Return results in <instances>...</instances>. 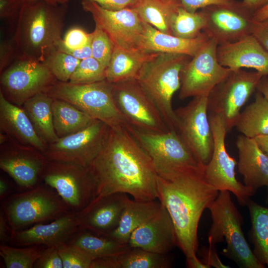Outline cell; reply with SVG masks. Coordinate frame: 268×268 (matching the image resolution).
I'll use <instances>...</instances> for the list:
<instances>
[{
	"label": "cell",
	"instance_id": "1",
	"mask_svg": "<svg viewBox=\"0 0 268 268\" xmlns=\"http://www.w3.org/2000/svg\"><path fill=\"white\" fill-rule=\"evenodd\" d=\"M89 168L96 197L124 193L137 201L158 199V175L151 160L125 127L111 129L106 146Z\"/></svg>",
	"mask_w": 268,
	"mask_h": 268
},
{
	"label": "cell",
	"instance_id": "2",
	"mask_svg": "<svg viewBox=\"0 0 268 268\" xmlns=\"http://www.w3.org/2000/svg\"><path fill=\"white\" fill-rule=\"evenodd\" d=\"M157 191L158 199L173 223L178 247L186 259L196 257L200 220L219 191L207 181L204 170L181 174L170 179L158 176Z\"/></svg>",
	"mask_w": 268,
	"mask_h": 268
},
{
	"label": "cell",
	"instance_id": "3",
	"mask_svg": "<svg viewBox=\"0 0 268 268\" xmlns=\"http://www.w3.org/2000/svg\"><path fill=\"white\" fill-rule=\"evenodd\" d=\"M67 7L66 3L24 1L12 36L18 57L43 63L57 50Z\"/></svg>",
	"mask_w": 268,
	"mask_h": 268
},
{
	"label": "cell",
	"instance_id": "4",
	"mask_svg": "<svg viewBox=\"0 0 268 268\" xmlns=\"http://www.w3.org/2000/svg\"><path fill=\"white\" fill-rule=\"evenodd\" d=\"M191 58L182 54L159 53L144 65L136 80L168 128L176 131L177 119L172 98L180 88L181 71Z\"/></svg>",
	"mask_w": 268,
	"mask_h": 268
},
{
	"label": "cell",
	"instance_id": "5",
	"mask_svg": "<svg viewBox=\"0 0 268 268\" xmlns=\"http://www.w3.org/2000/svg\"><path fill=\"white\" fill-rule=\"evenodd\" d=\"M212 224L208 233L209 244L225 242L222 254L242 268H264L248 245L242 229V216L232 201L230 192L219 191L209 206Z\"/></svg>",
	"mask_w": 268,
	"mask_h": 268
},
{
	"label": "cell",
	"instance_id": "6",
	"mask_svg": "<svg viewBox=\"0 0 268 268\" xmlns=\"http://www.w3.org/2000/svg\"><path fill=\"white\" fill-rule=\"evenodd\" d=\"M151 160L158 177L170 179L180 174L204 170L202 164L177 131L144 132L129 125L125 127Z\"/></svg>",
	"mask_w": 268,
	"mask_h": 268
},
{
	"label": "cell",
	"instance_id": "7",
	"mask_svg": "<svg viewBox=\"0 0 268 268\" xmlns=\"http://www.w3.org/2000/svg\"><path fill=\"white\" fill-rule=\"evenodd\" d=\"M44 92L54 99L69 102L111 128L127 125L115 103L112 84L106 80L88 84L56 81Z\"/></svg>",
	"mask_w": 268,
	"mask_h": 268
},
{
	"label": "cell",
	"instance_id": "8",
	"mask_svg": "<svg viewBox=\"0 0 268 268\" xmlns=\"http://www.w3.org/2000/svg\"><path fill=\"white\" fill-rule=\"evenodd\" d=\"M1 208L12 230L54 220L70 211L57 192L50 187L38 184L2 200Z\"/></svg>",
	"mask_w": 268,
	"mask_h": 268
},
{
	"label": "cell",
	"instance_id": "9",
	"mask_svg": "<svg viewBox=\"0 0 268 268\" xmlns=\"http://www.w3.org/2000/svg\"><path fill=\"white\" fill-rule=\"evenodd\" d=\"M41 180L57 192L72 212L84 209L97 196L96 181L89 167L47 159Z\"/></svg>",
	"mask_w": 268,
	"mask_h": 268
},
{
	"label": "cell",
	"instance_id": "10",
	"mask_svg": "<svg viewBox=\"0 0 268 268\" xmlns=\"http://www.w3.org/2000/svg\"><path fill=\"white\" fill-rule=\"evenodd\" d=\"M262 76L257 71L231 70L209 94L208 114L219 116L223 121L227 133L235 127L242 108L257 90Z\"/></svg>",
	"mask_w": 268,
	"mask_h": 268
},
{
	"label": "cell",
	"instance_id": "11",
	"mask_svg": "<svg viewBox=\"0 0 268 268\" xmlns=\"http://www.w3.org/2000/svg\"><path fill=\"white\" fill-rule=\"evenodd\" d=\"M213 139V149L209 162L205 165L207 181L218 191L233 194L241 205H247L255 191L239 182L236 177L237 163L228 153L225 146L227 131L222 120L218 116L208 115Z\"/></svg>",
	"mask_w": 268,
	"mask_h": 268
},
{
	"label": "cell",
	"instance_id": "12",
	"mask_svg": "<svg viewBox=\"0 0 268 268\" xmlns=\"http://www.w3.org/2000/svg\"><path fill=\"white\" fill-rule=\"evenodd\" d=\"M111 129L104 122L95 120L84 129L48 145L44 155L49 160L89 167L106 146Z\"/></svg>",
	"mask_w": 268,
	"mask_h": 268
},
{
	"label": "cell",
	"instance_id": "13",
	"mask_svg": "<svg viewBox=\"0 0 268 268\" xmlns=\"http://www.w3.org/2000/svg\"><path fill=\"white\" fill-rule=\"evenodd\" d=\"M0 73V91L19 106L57 81L43 63L23 58H17Z\"/></svg>",
	"mask_w": 268,
	"mask_h": 268
},
{
	"label": "cell",
	"instance_id": "14",
	"mask_svg": "<svg viewBox=\"0 0 268 268\" xmlns=\"http://www.w3.org/2000/svg\"><path fill=\"white\" fill-rule=\"evenodd\" d=\"M218 44L211 38L186 63L180 75L179 98L208 97L214 87L231 72L218 62L216 50Z\"/></svg>",
	"mask_w": 268,
	"mask_h": 268
},
{
	"label": "cell",
	"instance_id": "15",
	"mask_svg": "<svg viewBox=\"0 0 268 268\" xmlns=\"http://www.w3.org/2000/svg\"><path fill=\"white\" fill-rule=\"evenodd\" d=\"M174 111L177 119V132L198 160L205 165L213 149L207 97H193L187 105Z\"/></svg>",
	"mask_w": 268,
	"mask_h": 268
},
{
	"label": "cell",
	"instance_id": "16",
	"mask_svg": "<svg viewBox=\"0 0 268 268\" xmlns=\"http://www.w3.org/2000/svg\"><path fill=\"white\" fill-rule=\"evenodd\" d=\"M112 84L115 103L127 125L150 133L170 130L136 80Z\"/></svg>",
	"mask_w": 268,
	"mask_h": 268
},
{
	"label": "cell",
	"instance_id": "17",
	"mask_svg": "<svg viewBox=\"0 0 268 268\" xmlns=\"http://www.w3.org/2000/svg\"><path fill=\"white\" fill-rule=\"evenodd\" d=\"M81 4L83 10L91 14L95 25L108 35L114 46L139 48L144 22L134 7L109 10L86 0H82Z\"/></svg>",
	"mask_w": 268,
	"mask_h": 268
},
{
	"label": "cell",
	"instance_id": "18",
	"mask_svg": "<svg viewBox=\"0 0 268 268\" xmlns=\"http://www.w3.org/2000/svg\"><path fill=\"white\" fill-rule=\"evenodd\" d=\"M205 17L203 30L218 45L234 42L251 34L254 13L235 0L201 9Z\"/></svg>",
	"mask_w": 268,
	"mask_h": 268
},
{
	"label": "cell",
	"instance_id": "19",
	"mask_svg": "<svg viewBox=\"0 0 268 268\" xmlns=\"http://www.w3.org/2000/svg\"><path fill=\"white\" fill-rule=\"evenodd\" d=\"M47 160L36 148L10 140L0 146V169L25 190L39 184Z\"/></svg>",
	"mask_w": 268,
	"mask_h": 268
},
{
	"label": "cell",
	"instance_id": "20",
	"mask_svg": "<svg viewBox=\"0 0 268 268\" xmlns=\"http://www.w3.org/2000/svg\"><path fill=\"white\" fill-rule=\"evenodd\" d=\"M77 212H69L50 223L35 224L26 229L12 231L10 243L15 246H58L66 243L79 229Z\"/></svg>",
	"mask_w": 268,
	"mask_h": 268
},
{
	"label": "cell",
	"instance_id": "21",
	"mask_svg": "<svg viewBox=\"0 0 268 268\" xmlns=\"http://www.w3.org/2000/svg\"><path fill=\"white\" fill-rule=\"evenodd\" d=\"M128 245L161 254H167L178 246L173 223L162 204L154 216L132 233Z\"/></svg>",
	"mask_w": 268,
	"mask_h": 268
},
{
	"label": "cell",
	"instance_id": "22",
	"mask_svg": "<svg viewBox=\"0 0 268 268\" xmlns=\"http://www.w3.org/2000/svg\"><path fill=\"white\" fill-rule=\"evenodd\" d=\"M217 59L222 66L232 70L250 68L268 76V52L252 35L218 45Z\"/></svg>",
	"mask_w": 268,
	"mask_h": 268
},
{
	"label": "cell",
	"instance_id": "23",
	"mask_svg": "<svg viewBox=\"0 0 268 268\" xmlns=\"http://www.w3.org/2000/svg\"><path fill=\"white\" fill-rule=\"evenodd\" d=\"M129 197L115 193L96 197L84 209L77 212L79 229L106 235L117 227Z\"/></svg>",
	"mask_w": 268,
	"mask_h": 268
},
{
	"label": "cell",
	"instance_id": "24",
	"mask_svg": "<svg viewBox=\"0 0 268 268\" xmlns=\"http://www.w3.org/2000/svg\"><path fill=\"white\" fill-rule=\"evenodd\" d=\"M0 132L5 134L10 140L35 148L44 154L47 148L22 107L8 101L0 91Z\"/></svg>",
	"mask_w": 268,
	"mask_h": 268
},
{
	"label": "cell",
	"instance_id": "25",
	"mask_svg": "<svg viewBox=\"0 0 268 268\" xmlns=\"http://www.w3.org/2000/svg\"><path fill=\"white\" fill-rule=\"evenodd\" d=\"M238 171L244 184L255 192L268 183V155L259 147L255 138L243 134L237 136Z\"/></svg>",
	"mask_w": 268,
	"mask_h": 268
},
{
	"label": "cell",
	"instance_id": "26",
	"mask_svg": "<svg viewBox=\"0 0 268 268\" xmlns=\"http://www.w3.org/2000/svg\"><path fill=\"white\" fill-rule=\"evenodd\" d=\"M209 39L203 32L194 39H184L162 32L144 22L139 48L148 52L193 57Z\"/></svg>",
	"mask_w": 268,
	"mask_h": 268
},
{
	"label": "cell",
	"instance_id": "27",
	"mask_svg": "<svg viewBox=\"0 0 268 268\" xmlns=\"http://www.w3.org/2000/svg\"><path fill=\"white\" fill-rule=\"evenodd\" d=\"M158 54L140 48L114 46L106 69V80L111 84L137 80L144 65Z\"/></svg>",
	"mask_w": 268,
	"mask_h": 268
},
{
	"label": "cell",
	"instance_id": "28",
	"mask_svg": "<svg viewBox=\"0 0 268 268\" xmlns=\"http://www.w3.org/2000/svg\"><path fill=\"white\" fill-rule=\"evenodd\" d=\"M161 203L155 200L148 201L128 199L116 228L104 235L120 243L128 245L132 233L142 224L154 216Z\"/></svg>",
	"mask_w": 268,
	"mask_h": 268
},
{
	"label": "cell",
	"instance_id": "29",
	"mask_svg": "<svg viewBox=\"0 0 268 268\" xmlns=\"http://www.w3.org/2000/svg\"><path fill=\"white\" fill-rule=\"evenodd\" d=\"M53 100V98L42 92L28 99L22 106L37 134L47 145L59 138L54 127Z\"/></svg>",
	"mask_w": 268,
	"mask_h": 268
},
{
	"label": "cell",
	"instance_id": "30",
	"mask_svg": "<svg viewBox=\"0 0 268 268\" xmlns=\"http://www.w3.org/2000/svg\"><path fill=\"white\" fill-rule=\"evenodd\" d=\"M93 260L107 256H119L130 247L104 235L91 231L79 230L66 243Z\"/></svg>",
	"mask_w": 268,
	"mask_h": 268
},
{
	"label": "cell",
	"instance_id": "31",
	"mask_svg": "<svg viewBox=\"0 0 268 268\" xmlns=\"http://www.w3.org/2000/svg\"><path fill=\"white\" fill-rule=\"evenodd\" d=\"M54 127L61 138L79 132L96 119L66 101L54 99L52 102Z\"/></svg>",
	"mask_w": 268,
	"mask_h": 268
},
{
	"label": "cell",
	"instance_id": "32",
	"mask_svg": "<svg viewBox=\"0 0 268 268\" xmlns=\"http://www.w3.org/2000/svg\"><path fill=\"white\" fill-rule=\"evenodd\" d=\"M180 6L178 0H138L134 8L144 22L171 34V22Z\"/></svg>",
	"mask_w": 268,
	"mask_h": 268
},
{
	"label": "cell",
	"instance_id": "33",
	"mask_svg": "<svg viewBox=\"0 0 268 268\" xmlns=\"http://www.w3.org/2000/svg\"><path fill=\"white\" fill-rule=\"evenodd\" d=\"M235 127L250 138L268 134V101L261 93L258 91L255 100L241 112Z\"/></svg>",
	"mask_w": 268,
	"mask_h": 268
},
{
	"label": "cell",
	"instance_id": "34",
	"mask_svg": "<svg viewBox=\"0 0 268 268\" xmlns=\"http://www.w3.org/2000/svg\"><path fill=\"white\" fill-rule=\"evenodd\" d=\"M252 224L251 239L253 252L263 265L268 267V208L249 200L247 203Z\"/></svg>",
	"mask_w": 268,
	"mask_h": 268
},
{
	"label": "cell",
	"instance_id": "35",
	"mask_svg": "<svg viewBox=\"0 0 268 268\" xmlns=\"http://www.w3.org/2000/svg\"><path fill=\"white\" fill-rule=\"evenodd\" d=\"M205 25L203 11L190 12L180 6L171 24V34L184 39H194L200 36Z\"/></svg>",
	"mask_w": 268,
	"mask_h": 268
},
{
	"label": "cell",
	"instance_id": "36",
	"mask_svg": "<svg viewBox=\"0 0 268 268\" xmlns=\"http://www.w3.org/2000/svg\"><path fill=\"white\" fill-rule=\"evenodd\" d=\"M121 268H168L171 262L167 254H161L144 249L130 247L118 256Z\"/></svg>",
	"mask_w": 268,
	"mask_h": 268
},
{
	"label": "cell",
	"instance_id": "37",
	"mask_svg": "<svg viewBox=\"0 0 268 268\" xmlns=\"http://www.w3.org/2000/svg\"><path fill=\"white\" fill-rule=\"evenodd\" d=\"M43 246L18 248L0 245V255L7 268H32L45 249Z\"/></svg>",
	"mask_w": 268,
	"mask_h": 268
},
{
	"label": "cell",
	"instance_id": "38",
	"mask_svg": "<svg viewBox=\"0 0 268 268\" xmlns=\"http://www.w3.org/2000/svg\"><path fill=\"white\" fill-rule=\"evenodd\" d=\"M80 60L65 53L55 51L43 63L57 81H69Z\"/></svg>",
	"mask_w": 268,
	"mask_h": 268
},
{
	"label": "cell",
	"instance_id": "39",
	"mask_svg": "<svg viewBox=\"0 0 268 268\" xmlns=\"http://www.w3.org/2000/svg\"><path fill=\"white\" fill-rule=\"evenodd\" d=\"M106 68L92 57L80 60L69 82L88 84L106 80Z\"/></svg>",
	"mask_w": 268,
	"mask_h": 268
},
{
	"label": "cell",
	"instance_id": "40",
	"mask_svg": "<svg viewBox=\"0 0 268 268\" xmlns=\"http://www.w3.org/2000/svg\"><path fill=\"white\" fill-rule=\"evenodd\" d=\"M92 57L107 68L111 60L114 45L105 32L95 25L91 32Z\"/></svg>",
	"mask_w": 268,
	"mask_h": 268
},
{
	"label": "cell",
	"instance_id": "41",
	"mask_svg": "<svg viewBox=\"0 0 268 268\" xmlns=\"http://www.w3.org/2000/svg\"><path fill=\"white\" fill-rule=\"evenodd\" d=\"M63 268H90L93 259L66 243L58 246Z\"/></svg>",
	"mask_w": 268,
	"mask_h": 268
},
{
	"label": "cell",
	"instance_id": "42",
	"mask_svg": "<svg viewBox=\"0 0 268 268\" xmlns=\"http://www.w3.org/2000/svg\"><path fill=\"white\" fill-rule=\"evenodd\" d=\"M24 1V0H0V19L14 29Z\"/></svg>",
	"mask_w": 268,
	"mask_h": 268
},
{
	"label": "cell",
	"instance_id": "43",
	"mask_svg": "<svg viewBox=\"0 0 268 268\" xmlns=\"http://www.w3.org/2000/svg\"><path fill=\"white\" fill-rule=\"evenodd\" d=\"M91 38V33H88L80 27H74L67 31L62 41L67 47L77 49L90 43Z\"/></svg>",
	"mask_w": 268,
	"mask_h": 268
},
{
	"label": "cell",
	"instance_id": "44",
	"mask_svg": "<svg viewBox=\"0 0 268 268\" xmlns=\"http://www.w3.org/2000/svg\"><path fill=\"white\" fill-rule=\"evenodd\" d=\"M33 268H63V262L59 253L58 246L46 247L35 263Z\"/></svg>",
	"mask_w": 268,
	"mask_h": 268
},
{
	"label": "cell",
	"instance_id": "45",
	"mask_svg": "<svg viewBox=\"0 0 268 268\" xmlns=\"http://www.w3.org/2000/svg\"><path fill=\"white\" fill-rule=\"evenodd\" d=\"M17 58L16 48L13 37L2 40L0 44V72Z\"/></svg>",
	"mask_w": 268,
	"mask_h": 268
},
{
	"label": "cell",
	"instance_id": "46",
	"mask_svg": "<svg viewBox=\"0 0 268 268\" xmlns=\"http://www.w3.org/2000/svg\"><path fill=\"white\" fill-rule=\"evenodd\" d=\"M197 253L201 260L210 268H229V266L224 265L219 259L215 245L209 244L208 247H202L198 249Z\"/></svg>",
	"mask_w": 268,
	"mask_h": 268
},
{
	"label": "cell",
	"instance_id": "47",
	"mask_svg": "<svg viewBox=\"0 0 268 268\" xmlns=\"http://www.w3.org/2000/svg\"><path fill=\"white\" fill-rule=\"evenodd\" d=\"M181 5L190 12H196L206 7L223 4L230 2L234 0H178Z\"/></svg>",
	"mask_w": 268,
	"mask_h": 268
},
{
	"label": "cell",
	"instance_id": "48",
	"mask_svg": "<svg viewBox=\"0 0 268 268\" xmlns=\"http://www.w3.org/2000/svg\"><path fill=\"white\" fill-rule=\"evenodd\" d=\"M71 0H57L60 3H67ZM95 2L102 7L109 10H119L134 7L138 0H86Z\"/></svg>",
	"mask_w": 268,
	"mask_h": 268
},
{
	"label": "cell",
	"instance_id": "49",
	"mask_svg": "<svg viewBox=\"0 0 268 268\" xmlns=\"http://www.w3.org/2000/svg\"><path fill=\"white\" fill-rule=\"evenodd\" d=\"M251 34L268 52V18L261 21H254Z\"/></svg>",
	"mask_w": 268,
	"mask_h": 268
},
{
	"label": "cell",
	"instance_id": "50",
	"mask_svg": "<svg viewBox=\"0 0 268 268\" xmlns=\"http://www.w3.org/2000/svg\"><path fill=\"white\" fill-rule=\"evenodd\" d=\"M62 40L63 39L57 46V51L67 54L79 60L92 57L91 42L82 48L71 49L65 46Z\"/></svg>",
	"mask_w": 268,
	"mask_h": 268
},
{
	"label": "cell",
	"instance_id": "51",
	"mask_svg": "<svg viewBox=\"0 0 268 268\" xmlns=\"http://www.w3.org/2000/svg\"><path fill=\"white\" fill-rule=\"evenodd\" d=\"M90 268H121L118 256H107L93 260Z\"/></svg>",
	"mask_w": 268,
	"mask_h": 268
},
{
	"label": "cell",
	"instance_id": "52",
	"mask_svg": "<svg viewBox=\"0 0 268 268\" xmlns=\"http://www.w3.org/2000/svg\"><path fill=\"white\" fill-rule=\"evenodd\" d=\"M12 229L9 226L2 210L0 211V245L10 243Z\"/></svg>",
	"mask_w": 268,
	"mask_h": 268
},
{
	"label": "cell",
	"instance_id": "53",
	"mask_svg": "<svg viewBox=\"0 0 268 268\" xmlns=\"http://www.w3.org/2000/svg\"><path fill=\"white\" fill-rule=\"evenodd\" d=\"M242 2L254 13L268 4V0H243Z\"/></svg>",
	"mask_w": 268,
	"mask_h": 268
},
{
	"label": "cell",
	"instance_id": "54",
	"mask_svg": "<svg viewBox=\"0 0 268 268\" xmlns=\"http://www.w3.org/2000/svg\"><path fill=\"white\" fill-rule=\"evenodd\" d=\"M257 90L268 101V76H263L261 77L257 85Z\"/></svg>",
	"mask_w": 268,
	"mask_h": 268
},
{
	"label": "cell",
	"instance_id": "55",
	"mask_svg": "<svg viewBox=\"0 0 268 268\" xmlns=\"http://www.w3.org/2000/svg\"><path fill=\"white\" fill-rule=\"evenodd\" d=\"M186 266L190 268H210L201 260L198 259L197 256L186 259Z\"/></svg>",
	"mask_w": 268,
	"mask_h": 268
},
{
	"label": "cell",
	"instance_id": "56",
	"mask_svg": "<svg viewBox=\"0 0 268 268\" xmlns=\"http://www.w3.org/2000/svg\"><path fill=\"white\" fill-rule=\"evenodd\" d=\"M254 138L260 149L268 155V134L259 135Z\"/></svg>",
	"mask_w": 268,
	"mask_h": 268
},
{
	"label": "cell",
	"instance_id": "57",
	"mask_svg": "<svg viewBox=\"0 0 268 268\" xmlns=\"http://www.w3.org/2000/svg\"><path fill=\"white\" fill-rule=\"evenodd\" d=\"M10 187L8 183L3 178H0V200H3L8 196L10 193Z\"/></svg>",
	"mask_w": 268,
	"mask_h": 268
},
{
	"label": "cell",
	"instance_id": "58",
	"mask_svg": "<svg viewBox=\"0 0 268 268\" xmlns=\"http://www.w3.org/2000/svg\"><path fill=\"white\" fill-rule=\"evenodd\" d=\"M268 18V4L253 14V20L261 21Z\"/></svg>",
	"mask_w": 268,
	"mask_h": 268
},
{
	"label": "cell",
	"instance_id": "59",
	"mask_svg": "<svg viewBox=\"0 0 268 268\" xmlns=\"http://www.w3.org/2000/svg\"><path fill=\"white\" fill-rule=\"evenodd\" d=\"M8 136L4 133L0 132V144H3L9 140Z\"/></svg>",
	"mask_w": 268,
	"mask_h": 268
},
{
	"label": "cell",
	"instance_id": "60",
	"mask_svg": "<svg viewBox=\"0 0 268 268\" xmlns=\"http://www.w3.org/2000/svg\"><path fill=\"white\" fill-rule=\"evenodd\" d=\"M32 0H24V1H32ZM46 0L47 1L52 2H57V0Z\"/></svg>",
	"mask_w": 268,
	"mask_h": 268
},
{
	"label": "cell",
	"instance_id": "61",
	"mask_svg": "<svg viewBox=\"0 0 268 268\" xmlns=\"http://www.w3.org/2000/svg\"><path fill=\"white\" fill-rule=\"evenodd\" d=\"M266 186L267 187V189H268V195H267V202H268V183Z\"/></svg>",
	"mask_w": 268,
	"mask_h": 268
}]
</instances>
